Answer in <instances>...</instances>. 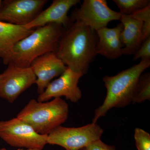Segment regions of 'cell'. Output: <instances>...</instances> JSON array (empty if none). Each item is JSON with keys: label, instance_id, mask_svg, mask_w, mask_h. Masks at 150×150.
<instances>
[{"label": "cell", "instance_id": "11", "mask_svg": "<svg viewBox=\"0 0 150 150\" xmlns=\"http://www.w3.org/2000/svg\"><path fill=\"white\" fill-rule=\"evenodd\" d=\"M36 76L35 83L39 94L44 91L54 78L61 76L67 67L56 53H47L33 61L30 67Z\"/></svg>", "mask_w": 150, "mask_h": 150}, {"label": "cell", "instance_id": "4", "mask_svg": "<svg viewBox=\"0 0 150 150\" xmlns=\"http://www.w3.org/2000/svg\"><path fill=\"white\" fill-rule=\"evenodd\" d=\"M69 113V105L61 98H54L49 102L32 99L16 118L28 123L38 134L48 135L66 122Z\"/></svg>", "mask_w": 150, "mask_h": 150}, {"label": "cell", "instance_id": "14", "mask_svg": "<svg viewBox=\"0 0 150 150\" xmlns=\"http://www.w3.org/2000/svg\"><path fill=\"white\" fill-rule=\"evenodd\" d=\"M120 21L123 25L121 33L123 55H134L143 42V22L128 15H122Z\"/></svg>", "mask_w": 150, "mask_h": 150}, {"label": "cell", "instance_id": "2", "mask_svg": "<svg viewBox=\"0 0 150 150\" xmlns=\"http://www.w3.org/2000/svg\"><path fill=\"white\" fill-rule=\"evenodd\" d=\"M64 30L62 25L54 23L35 28L13 46L3 59V64L27 68L36 58L47 53H56Z\"/></svg>", "mask_w": 150, "mask_h": 150}, {"label": "cell", "instance_id": "15", "mask_svg": "<svg viewBox=\"0 0 150 150\" xmlns=\"http://www.w3.org/2000/svg\"><path fill=\"white\" fill-rule=\"evenodd\" d=\"M34 29L0 21V58L4 59L18 42L32 33Z\"/></svg>", "mask_w": 150, "mask_h": 150}, {"label": "cell", "instance_id": "20", "mask_svg": "<svg viewBox=\"0 0 150 150\" xmlns=\"http://www.w3.org/2000/svg\"><path fill=\"white\" fill-rule=\"evenodd\" d=\"M150 59V37L143 41L139 50L134 54L133 60Z\"/></svg>", "mask_w": 150, "mask_h": 150}, {"label": "cell", "instance_id": "10", "mask_svg": "<svg viewBox=\"0 0 150 150\" xmlns=\"http://www.w3.org/2000/svg\"><path fill=\"white\" fill-rule=\"evenodd\" d=\"M83 76L82 73L76 72L67 67L58 79L51 82L44 91L39 94L37 101L47 102L53 98L64 96L71 102H77L82 97L78 83Z\"/></svg>", "mask_w": 150, "mask_h": 150}, {"label": "cell", "instance_id": "7", "mask_svg": "<svg viewBox=\"0 0 150 150\" xmlns=\"http://www.w3.org/2000/svg\"><path fill=\"white\" fill-rule=\"evenodd\" d=\"M122 15L111 9L105 0H84L79 8L73 10L71 22L77 21L95 31L106 27L110 22L120 20Z\"/></svg>", "mask_w": 150, "mask_h": 150}, {"label": "cell", "instance_id": "22", "mask_svg": "<svg viewBox=\"0 0 150 150\" xmlns=\"http://www.w3.org/2000/svg\"><path fill=\"white\" fill-rule=\"evenodd\" d=\"M0 150H8L6 149H0ZM16 150H43V149H18Z\"/></svg>", "mask_w": 150, "mask_h": 150}, {"label": "cell", "instance_id": "18", "mask_svg": "<svg viewBox=\"0 0 150 150\" xmlns=\"http://www.w3.org/2000/svg\"><path fill=\"white\" fill-rule=\"evenodd\" d=\"M131 16L143 22L142 33L144 41L150 37V4Z\"/></svg>", "mask_w": 150, "mask_h": 150}, {"label": "cell", "instance_id": "19", "mask_svg": "<svg viewBox=\"0 0 150 150\" xmlns=\"http://www.w3.org/2000/svg\"><path fill=\"white\" fill-rule=\"evenodd\" d=\"M134 137L137 150H150V135L149 133L140 128H136Z\"/></svg>", "mask_w": 150, "mask_h": 150}, {"label": "cell", "instance_id": "16", "mask_svg": "<svg viewBox=\"0 0 150 150\" xmlns=\"http://www.w3.org/2000/svg\"><path fill=\"white\" fill-rule=\"evenodd\" d=\"M121 15H131L150 4L149 0H112Z\"/></svg>", "mask_w": 150, "mask_h": 150}, {"label": "cell", "instance_id": "3", "mask_svg": "<svg viewBox=\"0 0 150 150\" xmlns=\"http://www.w3.org/2000/svg\"><path fill=\"white\" fill-rule=\"evenodd\" d=\"M150 66V59L141 62L113 76H105L103 79L107 90L102 104L97 108L92 123H96L112 108H123L133 101L139 80L143 72Z\"/></svg>", "mask_w": 150, "mask_h": 150}, {"label": "cell", "instance_id": "23", "mask_svg": "<svg viewBox=\"0 0 150 150\" xmlns=\"http://www.w3.org/2000/svg\"><path fill=\"white\" fill-rule=\"evenodd\" d=\"M3 2V1H2V0H0V8H1V7H2V6Z\"/></svg>", "mask_w": 150, "mask_h": 150}, {"label": "cell", "instance_id": "6", "mask_svg": "<svg viewBox=\"0 0 150 150\" xmlns=\"http://www.w3.org/2000/svg\"><path fill=\"white\" fill-rule=\"evenodd\" d=\"M0 138L12 146L43 149L48 135L38 134L28 123L16 118L0 121Z\"/></svg>", "mask_w": 150, "mask_h": 150}, {"label": "cell", "instance_id": "13", "mask_svg": "<svg viewBox=\"0 0 150 150\" xmlns=\"http://www.w3.org/2000/svg\"><path fill=\"white\" fill-rule=\"evenodd\" d=\"M123 28L119 23L113 28H103L96 31L98 40L96 53L109 59H115L123 55L121 33Z\"/></svg>", "mask_w": 150, "mask_h": 150}, {"label": "cell", "instance_id": "12", "mask_svg": "<svg viewBox=\"0 0 150 150\" xmlns=\"http://www.w3.org/2000/svg\"><path fill=\"white\" fill-rule=\"evenodd\" d=\"M80 0H54L51 5L42 12L32 21L23 27L35 29L49 23H57L65 29L71 24L68 12L79 3Z\"/></svg>", "mask_w": 150, "mask_h": 150}, {"label": "cell", "instance_id": "21", "mask_svg": "<svg viewBox=\"0 0 150 150\" xmlns=\"http://www.w3.org/2000/svg\"><path fill=\"white\" fill-rule=\"evenodd\" d=\"M80 150H115V148L114 146L106 144L99 139Z\"/></svg>", "mask_w": 150, "mask_h": 150}, {"label": "cell", "instance_id": "9", "mask_svg": "<svg viewBox=\"0 0 150 150\" xmlns=\"http://www.w3.org/2000/svg\"><path fill=\"white\" fill-rule=\"evenodd\" d=\"M47 0H5L0 8V21L24 26L42 12Z\"/></svg>", "mask_w": 150, "mask_h": 150}, {"label": "cell", "instance_id": "5", "mask_svg": "<svg viewBox=\"0 0 150 150\" xmlns=\"http://www.w3.org/2000/svg\"><path fill=\"white\" fill-rule=\"evenodd\" d=\"M103 133L96 123L77 128L60 126L48 134L47 144L61 146L66 150H80L100 139Z\"/></svg>", "mask_w": 150, "mask_h": 150}, {"label": "cell", "instance_id": "8", "mask_svg": "<svg viewBox=\"0 0 150 150\" xmlns=\"http://www.w3.org/2000/svg\"><path fill=\"white\" fill-rule=\"evenodd\" d=\"M0 74V98L13 103L18 96L33 84L36 76L30 67L22 68L8 64Z\"/></svg>", "mask_w": 150, "mask_h": 150}, {"label": "cell", "instance_id": "1", "mask_svg": "<svg viewBox=\"0 0 150 150\" xmlns=\"http://www.w3.org/2000/svg\"><path fill=\"white\" fill-rule=\"evenodd\" d=\"M96 31L79 22L65 29L56 54L68 68L83 74L88 72L97 55Z\"/></svg>", "mask_w": 150, "mask_h": 150}, {"label": "cell", "instance_id": "17", "mask_svg": "<svg viewBox=\"0 0 150 150\" xmlns=\"http://www.w3.org/2000/svg\"><path fill=\"white\" fill-rule=\"evenodd\" d=\"M150 99V72L141 76L132 103H140Z\"/></svg>", "mask_w": 150, "mask_h": 150}]
</instances>
